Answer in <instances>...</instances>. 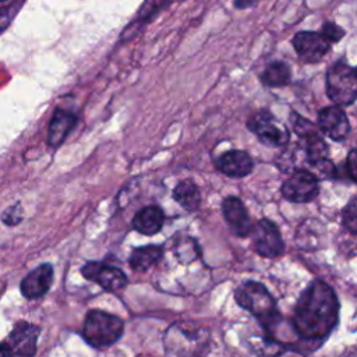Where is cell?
Wrapping results in <instances>:
<instances>
[{
  "label": "cell",
  "mask_w": 357,
  "mask_h": 357,
  "mask_svg": "<svg viewBox=\"0 0 357 357\" xmlns=\"http://www.w3.org/2000/svg\"><path fill=\"white\" fill-rule=\"evenodd\" d=\"M339 321V300L322 280H312L298 297L291 318L294 332L305 342L319 343Z\"/></svg>",
  "instance_id": "obj_1"
},
{
  "label": "cell",
  "mask_w": 357,
  "mask_h": 357,
  "mask_svg": "<svg viewBox=\"0 0 357 357\" xmlns=\"http://www.w3.org/2000/svg\"><path fill=\"white\" fill-rule=\"evenodd\" d=\"M236 303L251 312L259 322L264 335L273 337L282 322V315L276 307V301L268 289L255 280H247L234 290Z\"/></svg>",
  "instance_id": "obj_2"
},
{
  "label": "cell",
  "mask_w": 357,
  "mask_h": 357,
  "mask_svg": "<svg viewBox=\"0 0 357 357\" xmlns=\"http://www.w3.org/2000/svg\"><path fill=\"white\" fill-rule=\"evenodd\" d=\"M211 336L202 326L173 324L165 333L166 354L172 357H204L209 351Z\"/></svg>",
  "instance_id": "obj_3"
},
{
  "label": "cell",
  "mask_w": 357,
  "mask_h": 357,
  "mask_svg": "<svg viewBox=\"0 0 357 357\" xmlns=\"http://www.w3.org/2000/svg\"><path fill=\"white\" fill-rule=\"evenodd\" d=\"M124 332V322L117 315L100 310H91L86 312L82 336L93 347H109L114 344Z\"/></svg>",
  "instance_id": "obj_4"
},
{
  "label": "cell",
  "mask_w": 357,
  "mask_h": 357,
  "mask_svg": "<svg viewBox=\"0 0 357 357\" xmlns=\"http://www.w3.org/2000/svg\"><path fill=\"white\" fill-rule=\"evenodd\" d=\"M326 93L337 106L351 105L357 99V70L343 61L335 63L326 73Z\"/></svg>",
  "instance_id": "obj_5"
},
{
  "label": "cell",
  "mask_w": 357,
  "mask_h": 357,
  "mask_svg": "<svg viewBox=\"0 0 357 357\" xmlns=\"http://www.w3.org/2000/svg\"><path fill=\"white\" fill-rule=\"evenodd\" d=\"M247 128L266 146L279 148L289 142L290 131L271 112L258 110L247 120Z\"/></svg>",
  "instance_id": "obj_6"
},
{
  "label": "cell",
  "mask_w": 357,
  "mask_h": 357,
  "mask_svg": "<svg viewBox=\"0 0 357 357\" xmlns=\"http://www.w3.org/2000/svg\"><path fill=\"white\" fill-rule=\"evenodd\" d=\"M280 191L282 195L290 202H310L318 195V178L307 169H297L283 181Z\"/></svg>",
  "instance_id": "obj_7"
},
{
  "label": "cell",
  "mask_w": 357,
  "mask_h": 357,
  "mask_svg": "<svg viewBox=\"0 0 357 357\" xmlns=\"http://www.w3.org/2000/svg\"><path fill=\"white\" fill-rule=\"evenodd\" d=\"M252 245L258 255L264 258H276L283 254L284 243L278 226L269 219H259L251 233Z\"/></svg>",
  "instance_id": "obj_8"
},
{
  "label": "cell",
  "mask_w": 357,
  "mask_h": 357,
  "mask_svg": "<svg viewBox=\"0 0 357 357\" xmlns=\"http://www.w3.org/2000/svg\"><path fill=\"white\" fill-rule=\"evenodd\" d=\"M81 275L106 291H117L127 286V275L117 266L91 261L81 268Z\"/></svg>",
  "instance_id": "obj_9"
},
{
  "label": "cell",
  "mask_w": 357,
  "mask_h": 357,
  "mask_svg": "<svg viewBox=\"0 0 357 357\" xmlns=\"http://www.w3.org/2000/svg\"><path fill=\"white\" fill-rule=\"evenodd\" d=\"M40 328L26 321H18L7 339L4 340L11 356L15 357H33L36 354V344Z\"/></svg>",
  "instance_id": "obj_10"
},
{
  "label": "cell",
  "mask_w": 357,
  "mask_h": 357,
  "mask_svg": "<svg viewBox=\"0 0 357 357\" xmlns=\"http://www.w3.org/2000/svg\"><path fill=\"white\" fill-rule=\"evenodd\" d=\"M293 47L300 60L304 63H317L329 52L331 42L322 33L303 31L297 32L291 40Z\"/></svg>",
  "instance_id": "obj_11"
},
{
  "label": "cell",
  "mask_w": 357,
  "mask_h": 357,
  "mask_svg": "<svg viewBox=\"0 0 357 357\" xmlns=\"http://www.w3.org/2000/svg\"><path fill=\"white\" fill-rule=\"evenodd\" d=\"M222 212L226 223L237 237L251 236L254 225L245 205L237 197H226L222 202Z\"/></svg>",
  "instance_id": "obj_12"
},
{
  "label": "cell",
  "mask_w": 357,
  "mask_h": 357,
  "mask_svg": "<svg viewBox=\"0 0 357 357\" xmlns=\"http://www.w3.org/2000/svg\"><path fill=\"white\" fill-rule=\"evenodd\" d=\"M54 271L52 264H40L32 269L21 282L20 290L22 296L28 300H35L43 297L53 284Z\"/></svg>",
  "instance_id": "obj_13"
},
{
  "label": "cell",
  "mask_w": 357,
  "mask_h": 357,
  "mask_svg": "<svg viewBox=\"0 0 357 357\" xmlns=\"http://www.w3.org/2000/svg\"><path fill=\"white\" fill-rule=\"evenodd\" d=\"M318 127L324 134L335 141H343L350 131L347 116L344 110L337 105L326 106L319 110Z\"/></svg>",
  "instance_id": "obj_14"
},
{
  "label": "cell",
  "mask_w": 357,
  "mask_h": 357,
  "mask_svg": "<svg viewBox=\"0 0 357 357\" xmlns=\"http://www.w3.org/2000/svg\"><path fill=\"white\" fill-rule=\"evenodd\" d=\"M216 167L229 177H245L254 169V162L248 152L241 149H230L216 159Z\"/></svg>",
  "instance_id": "obj_15"
},
{
  "label": "cell",
  "mask_w": 357,
  "mask_h": 357,
  "mask_svg": "<svg viewBox=\"0 0 357 357\" xmlns=\"http://www.w3.org/2000/svg\"><path fill=\"white\" fill-rule=\"evenodd\" d=\"M165 223V212L158 205H148L139 209L132 218V229L145 236L159 233Z\"/></svg>",
  "instance_id": "obj_16"
},
{
  "label": "cell",
  "mask_w": 357,
  "mask_h": 357,
  "mask_svg": "<svg viewBox=\"0 0 357 357\" xmlns=\"http://www.w3.org/2000/svg\"><path fill=\"white\" fill-rule=\"evenodd\" d=\"M75 124H77V117L73 113L57 107L49 124V132H47L49 145L53 148L61 145Z\"/></svg>",
  "instance_id": "obj_17"
},
{
  "label": "cell",
  "mask_w": 357,
  "mask_h": 357,
  "mask_svg": "<svg viewBox=\"0 0 357 357\" xmlns=\"http://www.w3.org/2000/svg\"><path fill=\"white\" fill-rule=\"evenodd\" d=\"M163 254V247L156 244H148L142 247H135L130 257L128 264L130 266L137 272H144L149 269L152 265H155Z\"/></svg>",
  "instance_id": "obj_18"
},
{
  "label": "cell",
  "mask_w": 357,
  "mask_h": 357,
  "mask_svg": "<svg viewBox=\"0 0 357 357\" xmlns=\"http://www.w3.org/2000/svg\"><path fill=\"white\" fill-rule=\"evenodd\" d=\"M173 198L177 204H180L185 211L192 212L197 211L201 204V192L198 185L190 180H181L173 190Z\"/></svg>",
  "instance_id": "obj_19"
},
{
  "label": "cell",
  "mask_w": 357,
  "mask_h": 357,
  "mask_svg": "<svg viewBox=\"0 0 357 357\" xmlns=\"http://www.w3.org/2000/svg\"><path fill=\"white\" fill-rule=\"evenodd\" d=\"M291 78L290 67L284 61H272L262 71L259 79L264 85L271 88L284 86Z\"/></svg>",
  "instance_id": "obj_20"
},
{
  "label": "cell",
  "mask_w": 357,
  "mask_h": 357,
  "mask_svg": "<svg viewBox=\"0 0 357 357\" xmlns=\"http://www.w3.org/2000/svg\"><path fill=\"white\" fill-rule=\"evenodd\" d=\"M169 3V0H145L142 7L138 10L135 18L132 20V22L126 28V29H131L132 26H135L132 35H137V32L146 25L149 21L153 20V17ZM131 35V36H132Z\"/></svg>",
  "instance_id": "obj_21"
},
{
  "label": "cell",
  "mask_w": 357,
  "mask_h": 357,
  "mask_svg": "<svg viewBox=\"0 0 357 357\" xmlns=\"http://www.w3.org/2000/svg\"><path fill=\"white\" fill-rule=\"evenodd\" d=\"M174 254L181 264H188L192 262L199 255V247L194 238H184L176 244Z\"/></svg>",
  "instance_id": "obj_22"
},
{
  "label": "cell",
  "mask_w": 357,
  "mask_h": 357,
  "mask_svg": "<svg viewBox=\"0 0 357 357\" xmlns=\"http://www.w3.org/2000/svg\"><path fill=\"white\" fill-rule=\"evenodd\" d=\"M342 223L351 234L357 233V195L351 198L342 212Z\"/></svg>",
  "instance_id": "obj_23"
},
{
  "label": "cell",
  "mask_w": 357,
  "mask_h": 357,
  "mask_svg": "<svg viewBox=\"0 0 357 357\" xmlns=\"http://www.w3.org/2000/svg\"><path fill=\"white\" fill-rule=\"evenodd\" d=\"M22 208L20 205V202L10 205L1 215V220L3 223H6L7 226H15L22 220Z\"/></svg>",
  "instance_id": "obj_24"
},
{
  "label": "cell",
  "mask_w": 357,
  "mask_h": 357,
  "mask_svg": "<svg viewBox=\"0 0 357 357\" xmlns=\"http://www.w3.org/2000/svg\"><path fill=\"white\" fill-rule=\"evenodd\" d=\"M321 33H322L324 38H325L326 40H329L331 43H332V42H339V40L344 36V31H343L339 25H336V24H333V22H325V24L322 25Z\"/></svg>",
  "instance_id": "obj_25"
},
{
  "label": "cell",
  "mask_w": 357,
  "mask_h": 357,
  "mask_svg": "<svg viewBox=\"0 0 357 357\" xmlns=\"http://www.w3.org/2000/svg\"><path fill=\"white\" fill-rule=\"evenodd\" d=\"M347 169L351 180L357 183V149L350 151L347 156Z\"/></svg>",
  "instance_id": "obj_26"
},
{
  "label": "cell",
  "mask_w": 357,
  "mask_h": 357,
  "mask_svg": "<svg viewBox=\"0 0 357 357\" xmlns=\"http://www.w3.org/2000/svg\"><path fill=\"white\" fill-rule=\"evenodd\" d=\"M258 3L259 0H234V7L238 10H244V8H251Z\"/></svg>",
  "instance_id": "obj_27"
},
{
  "label": "cell",
  "mask_w": 357,
  "mask_h": 357,
  "mask_svg": "<svg viewBox=\"0 0 357 357\" xmlns=\"http://www.w3.org/2000/svg\"><path fill=\"white\" fill-rule=\"evenodd\" d=\"M0 357H11V353H10L4 340L1 342V354H0Z\"/></svg>",
  "instance_id": "obj_28"
}]
</instances>
